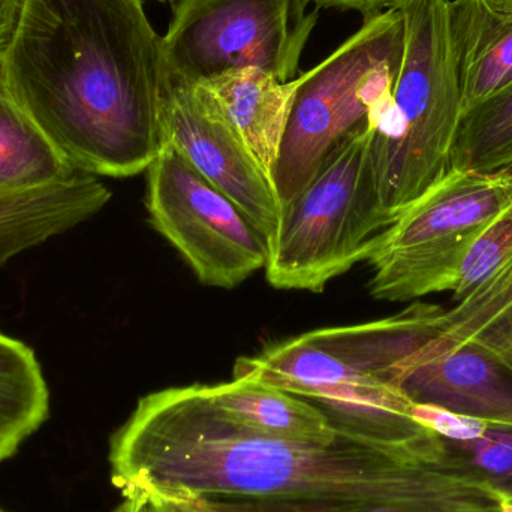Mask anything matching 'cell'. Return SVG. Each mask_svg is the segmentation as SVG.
<instances>
[{"label":"cell","instance_id":"obj_13","mask_svg":"<svg viewBox=\"0 0 512 512\" xmlns=\"http://www.w3.org/2000/svg\"><path fill=\"white\" fill-rule=\"evenodd\" d=\"M110 200V189L83 173L45 188L0 194V268L21 252L89 221Z\"/></svg>","mask_w":512,"mask_h":512},{"label":"cell","instance_id":"obj_1","mask_svg":"<svg viewBox=\"0 0 512 512\" xmlns=\"http://www.w3.org/2000/svg\"><path fill=\"white\" fill-rule=\"evenodd\" d=\"M110 477L122 498L388 504L510 511L489 487L448 466L438 438L421 447L339 435L330 442L259 435L225 417L203 385L138 400L111 436Z\"/></svg>","mask_w":512,"mask_h":512},{"label":"cell","instance_id":"obj_10","mask_svg":"<svg viewBox=\"0 0 512 512\" xmlns=\"http://www.w3.org/2000/svg\"><path fill=\"white\" fill-rule=\"evenodd\" d=\"M146 182L150 224L203 285L233 289L264 270V237L176 150L162 147L147 168Z\"/></svg>","mask_w":512,"mask_h":512},{"label":"cell","instance_id":"obj_27","mask_svg":"<svg viewBox=\"0 0 512 512\" xmlns=\"http://www.w3.org/2000/svg\"><path fill=\"white\" fill-rule=\"evenodd\" d=\"M0 512H6L5 510H2V508H0Z\"/></svg>","mask_w":512,"mask_h":512},{"label":"cell","instance_id":"obj_8","mask_svg":"<svg viewBox=\"0 0 512 512\" xmlns=\"http://www.w3.org/2000/svg\"><path fill=\"white\" fill-rule=\"evenodd\" d=\"M414 405L512 426V261L453 309L396 376Z\"/></svg>","mask_w":512,"mask_h":512},{"label":"cell","instance_id":"obj_28","mask_svg":"<svg viewBox=\"0 0 512 512\" xmlns=\"http://www.w3.org/2000/svg\"><path fill=\"white\" fill-rule=\"evenodd\" d=\"M512 512V511H511Z\"/></svg>","mask_w":512,"mask_h":512},{"label":"cell","instance_id":"obj_23","mask_svg":"<svg viewBox=\"0 0 512 512\" xmlns=\"http://www.w3.org/2000/svg\"><path fill=\"white\" fill-rule=\"evenodd\" d=\"M23 2L24 0H0V57L5 54L14 35Z\"/></svg>","mask_w":512,"mask_h":512},{"label":"cell","instance_id":"obj_5","mask_svg":"<svg viewBox=\"0 0 512 512\" xmlns=\"http://www.w3.org/2000/svg\"><path fill=\"white\" fill-rule=\"evenodd\" d=\"M403 54L405 24L399 9L390 6L364 17L330 56L295 78L271 176L280 207L309 185L343 140L375 122L393 96Z\"/></svg>","mask_w":512,"mask_h":512},{"label":"cell","instance_id":"obj_6","mask_svg":"<svg viewBox=\"0 0 512 512\" xmlns=\"http://www.w3.org/2000/svg\"><path fill=\"white\" fill-rule=\"evenodd\" d=\"M372 123L343 140L309 185L280 210L265 242V277L273 288L319 294L366 261L384 230L369 165Z\"/></svg>","mask_w":512,"mask_h":512},{"label":"cell","instance_id":"obj_14","mask_svg":"<svg viewBox=\"0 0 512 512\" xmlns=\"http://www.w3.org/2000/svg\"><path fill=\"white\" fill-rule=\"evenodd\" d=\"M194 86L218 105L261 167L268 176H273L291 113L295 78L283 83L261 69L245 68L200 81Z\"/></svg>","mask_w":512,"mask_h":512},{"label":"cell","instance_id":"obj_26","mask_svg":"<svg viewBox=\"0 0 512 512\" xmlns=\"http://www.w3.org/2000/svg\"><path fill=\"white\" fill-rule=\"evenodd\" d=\"M156 2H161V3H164V2H173V0H156Z\"/></svg>","mask_w":512,"mask_h":512},{"label":"cell","instance_id":"obj_17","mask_svg":"<svg viewBox=\"0 0 512 512\" xmlns=\"http://www.w3.org/2000/svg\"><path fill=\"white\" fill-rule=\"evenodd\" d=\"M77 174L15 101L0 57V194H18L66 182Z\"/></svg>","mask_w":512,"mask_h":512},{"label":"cell","instance_id":"obj_24","mask_svg":"<svg viewBox=\"0 0 512 512\" xmlns=\"http://www.w3.org/2000/svg\"><path fill=\"white\" fill-rule=\"evenodd\" d=\"M150 512H221L204 499H150Z\"/></svg>","mask_w":512,"mask_h":512},{"label":"cell","instance_id":"obj_3","mask_svg":"<svg viewBox=\"0 0 512 512\" xmlns=\"http://www.w3.org/2000/svg\"><path fill=\"white\" fill-rule=\"evenodd\" d=\"M447 309L418 303L364 324L319 328L240 357L233 379L273 385L315 405L337 433L417 447L429 424L396 384L397 370L441 330Z\"/></svg>","mask_w":512,"mask_h":512},{"label":"cell","instance_id":"obj_15","mask_svg":"<svg viewBox=\"0 0 512 512\" xmlns=\"http://www.w3.org/2000/svg\"><path fill=\"white\" fill-rule=\"evenodd\" d=\"M203 391L225 417L259 435L306 442L339 435L315 405L264 382L233 379L203 385Z\"/></svg>","mask_w":512,"mask_h":512},{"label":"cell","instance_id":"obj_22","mask_svg":"<svg viewBox=\"0 0 512 512\" xmlns=\"http://www.w3.org/2000/svg\"><path fill=\"white\" fill-rule=\"evenodd\" d=\"M309 5H316L319 8H337L342 11L360 12L364 17L384 11L393 6L397 0H304Z\"/></svg>","mask_w":512,"mask_h":512},{"label":"cell","instance_id":"obj_7","mask_svg":"<svg viewBox=\"0 0 512 512\" xmlns=\"http://www.w3.org/2000/svg\"><path fill=\"white\" fill-rule=\"evenodd\" d=\"M512 206V165L450 170L381 231L366 262L375 300L405 303L453 292L463 259L487 225Z\"/></svg>","mask_w":512,"mask_h":512},{"label":"cell","instance_id":"obj_25","mask_svg":"<svg viewBox=\"0 0 512 512\" xmlns=\"http://www.w3.org/2000/svg\"><path fill=\"white\" fill-rule=\"evenodd\" d=\"M110 512H150L149 502L143 498H123Z\"/></svg>","mask_w":512,"mask_h":512},{"label":"cell","instance_id":"obj_12","mask_svg":"<svg viewBox=\"0 0 512 512\" xmlns=\"http://www.w3.org/2000/svg\"><path fill=\"white\" fill-rule=\"evenodd\" d=\"M462 114L512 84V0H448Z\"/></svg>","mask_w":512,"mask_h":512},{"label":"cell","instance_id":"obj_11","mask_svg":"<svg viewBox=\"0 0 512 512\" xmlns=\"http://www.w3.org/2000/svg\"><path fill=\"white\" fill-rule=\"evenodd\" d=\"M162 134L164 146L227 195L265 242L276 233L282 207L273 180L203 90L171 78L162 104Z\"/></svg>","mask_w":512,"mask_h":512},{"label":"cell","instance_id":"obj_9","mask_svg":"<svg viewBox=\"0 0 512 512\" xmlns=\"http://www.w3.org/2000/svg\"><path fill=\"white\" fill-rule=\"evenodd\" d=\"M304 0H177L162 36L176 83L197 84L256 68L280 81L298 77L319 20Z\"/></svg>","mask_w":512,"mask_h":512},{"label":"cell","instance_id":"obj_21","mask_svg":"<svg viewBox=\"0 0 512 512\" xmlns=\"http://www.w3.org/2000/svg\"><path fill=\"white\" fill-rule=\"evenodd\" d=\"M221 512H456L421 510L388 504H340V502L242 501V499H204ZM511 512V511H492Z\"/></svg>","mask_w":512,"mask_h":512},{"label":"cell","instance_id":"obj_2","mask_svg":"<svg viewBox=\"0 0 512 512\" xmlns=\"http://www.w3.org/2000/svg\"><path fill=\"white\" fill-rule=\"evenodd\" d=\"M15 101L77 173H146L171 83L141 0H24L2 56Z\"/></svg>","mask_w":512,"mask_h":512},{"label":"cell","instance_id":"obj_20","mask_svg":"<svg viewBox=\"0 0 512 512\" xmlns=\"http://www.w3.org/2000/svg\"><path fill=\"white\" fill-rule=\"evenodd\" d=\"M511 261L512 206L493 219L469 249L460 267L454 300H465Z\"/></svg>","mask_w":512,"mask_h":512},{"label":"cell","instance_id":"obj_4","mask_svg":"<svg viewBox=\"0 0 512 512\" xmlns=\"http://www.w3.org/2000/svg\"><path fill=\"white\" fill-rule=\"evenodd\" d=\"M393 6L405 24V54L369 144L385 228L450 170L462 117L448 0H397Z\"/></svg>","mask_w":512,"mask_h":512},{"label":"cell","instance_id":"obj_19","mask_svg":"<svg viewBox=\"0 0 512 512\" xmlns=\"http://www.w3.org/2000/svg\"><path fill=\"white\" fill-rule=\"evenodd\" d=\"M512 165V84L460 117L451 167L493 171Z\"/></svg>","mask_w":512,"mask_h":512},{"label":"cell","instance_id":"obj_16","mask_svg":"<svg viewBox=\"0 0 512 512\" xmlns=\"http://www.w3.org/2000/svg\"><path fill=\"white\" fill-rule=\"evenodd\" d=\"M415 414L435 430L441 459L489 487L512 511V426L417 405Z\"/></svg>","mask_w":512,"mask_h":512},{"label":"cell","instance_id":"obj_18","mask_svg":"<svg viewBox=\"0 0 512 512\" xmlns=\"http://www.w3.org/2000/svg\"><path fill=\"white\" fill-rule=\"evenodd\" d=\"M50 412V391L35 352L0 333V463L15 456Z\"/></svg>","mask_w":512,"mask_h":512}]
</instances>
